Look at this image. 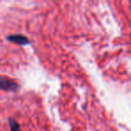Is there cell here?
<instances>
[{"instance_id": "6da1fadb", "label": "cell", "mask_w": 131, "mask_h": 131, "mask_svg": "<svg viewBox=\"0 0 131 131\" xmlns=\"http://www.w3.org/2000/svg\"><path fill=\"white\" fill-rule=\"evenodd\" d=\"M17 84L7 77H0V89L5 91H13L17 88Z\"/></svg>"}, {"instance_id": "7a4b0ae2", "label": "cell", "mask_w": 131, "mask_h": 131, "mask_svg": "<svg viewBox=\"0 0 131 131\" xmlns=\"http://www.w3.org/2000/svg\"><path fill=\"white\" fill-rule=\"evenodd\" d=\"M7 39L11 41L16 42L18 44H27L29 42L28 39L23 35H11V36L7 37Z\"/></svg>"}, {"instance_id": "3957f363", "label": "cell", "mask_w": 131, "mask_h": 131, "mask_svg": "<svg viewBox=\"0 0 131 131\" xmlns=\"http://www.w3.org/2000/svg\"><path fill=\"white\" fill-rule=\"evenodd\" d=\"M10 127H11L12 131H20V130H19L18 124H17L15 121H14V120H12V119H10Z\"/></svg>"}]
</instances>
